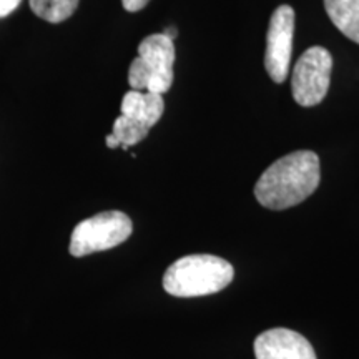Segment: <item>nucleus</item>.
<instances>
[{
	"label": "nucleus",
	"instance_id": "obj_10",
	"mask_svg": "<svg viewBox=\"0 0 359 359\" xmlns=\"http://www.w3.org/2000/svg\"><path fill=\"white\" fill-rule=\"evenodd\" d=\"M148 132H150V128L120 115L114 123V132L105 138L107 147L111 148V150L118 147H122L123 150H128V147L137 145L143 138H147Z\"/></svg>",
	"mask_w": 359,
	"mask_h": 359
},
{
	"label": "nucleus",
	"instance_id": "obj_3",
	"mask_svg": "<svg viewBox=\"0 0 359 359\" xmlns=\"http://www.w3.org/2000/svg\"><path fill=\"white\" fill-rule=\"evenodd\" d=\"M175 43L163 34L148 35L138 45V57L128 70V83L138 92L167 93L173 83Z\"/></svg>",
	"mask_w": 359,
	"mask_h": 359
},
{
	"label": "nucleus",
	"instance_id": "obj_2",
	"mask_svg": "<svg viewBox=\"0 0 359 359\" xmlns=\"http://www.w3.org/2000/svg\"><path fill=\"white\" fill-rule=\"evenodd\" d=\"M235 269L226 259L213 255H190L175 262L163 276V288L177 298L208 296L226 288Z\"/></svg>",
	"mask_w": 359,
	"mask_h": 359
},
{
	"label": "nucleus",
	"instance_id": "obj_4",
	"mask_svg": "<svg viewBox=\"0 0 359 359\" xmlns=\"http://www.w3.org/2000/svg\"><path fill=\"white\" fill-rule=\"evenodd\" d=\"M133 231V223L122 212H102L83 219L70 238V255L75 258L105 251L122 245Z\"/></svg>",
	"mask_w": 359,
	"mask_h": 359
},
{
	"label": "nucleus",
	"instance_id": "obj_9",
	"mask_svg": "<svg viewBox=\"0 0 359 359\" xmlns=\"http://www.w3.org/2000/svg\"><path fill=\"white\" fill-rule=\"evenodd\" d=\"M325 8L336 29L359 43V0H325Z\"/></svg>",
	"mask_w": 359,
	"mask_h": 359
},
{
	"label": "nucleus",
	"instance_id": "obj_14",
	"mask_svg": "<svg viewBox=\"0 0 359 359\" xmlns=\"http://www.w3.org/2000/svg\"><path fill=\"white\" fill-rule=\"evenodd\" d=\"M177 29H173V27H168V29L167 30H165V32H163V35H167V37L168 39H177Z\"/></svg>",
	"mask_w": 359,
	"mask_h": 359
},
{
	"label": "nucleus",
	"instance_id": "obj_5",
	"mask_svg": "<svg viewBox=\"0 0 359 359\" xmlns=\"http://www.w3.org/2000/svg\"><path fill=\"white\" fill-rule=\"evenodd\" d=\"M333 57L323 47H311L296 62L291 79L293 98L302 107H314L325 100L331 83Z\"/></svg>",
	"mask_w": 359,
	"mask_h": 359
},
{
	"label": "nucleus",
	"instance_id": "obj_12",
	"mask_svg": "<svg viewBox=\"0 0 359 359\" xmlns=\"http://www.w3.org/2000/svg\"><path fill=\"white\" fill-rule=\"evenodd\" d=\"M22 0H0V19L11 15L17 7L20 6Z\"/></svg>",
	"mask_w": 359,
	"mask_h": 359
},
{
	"label": "nucleus",
	"instance_id": "obj_1",
	"mask_svg": "<svg viewBox=\"0 0 359 359\" xmlns=\"http://www.w3.org/2000/svg\"><path fill=\"white\" fill-rule=\"evenodd\" d=\"M320 158L314 151L298 150L276 160L255 185V196L269 210L299 205L320 187Z\"/></svg>",
	"mask_w": 359,
	"mask_h": 359
},
{
	"label": "nucleus",
	"instance_id": "obj_6",
	"mask_svg": "<svg viewBox=\"0 0 359 359\" xmlns=\"http://www.w3.org/2000/svg\"><path fill=\"white\" fill-rule=\"evenodd\" d=\"M294 35V11L290 6H280L269 19L266 34V53L264 69L269 79L283 83L288 79L291 52H293Z\"/></svg>",
	"mask_w": 359,
	"mask_h": 359
},
{
	"label": "nucleus",
	"instance_id": "obj_8",
	"mask_svg": "<svg viewBox=\"0 0 359 359\" xmlns=\"http://www.w3.org/2000/svg\"><path fill=\"white\" fill-rule=\"evenodd\" d=\"M163 111L165 100L160 93L130 90L122 100V115L147 128L158 123Z\"/></svg>",
	"mask_w": 359,
	"mask_h": 359
},
{
	"label": "nucleus",
	"instance_id": "obj_7",
	"mask_svg": "<svg viewBox=\"0 0 359 359\" xmlns=\"http://www.w3.org/2000/svg\"><path fill=\"white\" fill-rule=\"evenodd\" d=\"M257 359H316L309 341L296 331L275 327L255 339Z\"/></svg>",
	"mask_w": 359,
	"mask_h": 359
},
{
	"label": "nucleus",
	"instance_id": "obj_11",
	"mask_svg": "<svg viewBox=\"0 0 359 359\" xmlns=\"http://www.w3.org/2000/svg\"><path fill=\"white\" fill-rule=\"evenodd\" d=\"M80 0H29L30 8L40 19L60 24L74 15Z\"/></svg>",
	"mask_w": 359,
	"mask_h": 359
},
{
	"label": "nucleus",
	"instance_id": "obj_13",
	"mask_svg": "<svg viewBox=\"0 0 359 359\" xmlns=\"http://www.w3.org/2000/svg\"><path fill=\"white\" fill-rule=\"evenodd\" d=\"M150 0H122V6L127 12H138L148 6Z\"/></svg>",
	"mask_w": 359,
	"mask_h": 359
}]
</instances>
